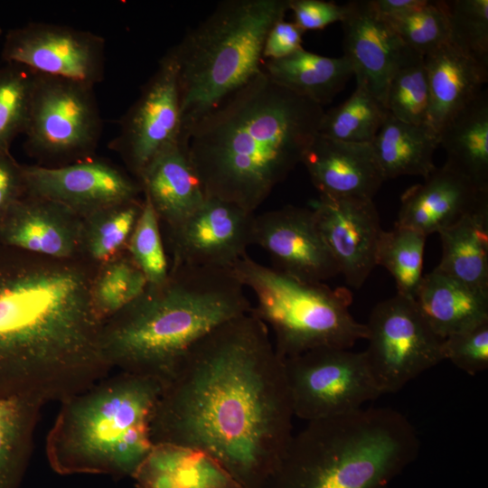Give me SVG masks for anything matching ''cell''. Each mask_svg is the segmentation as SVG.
Here are the masks:
<instances>
[{"label": "cell", "instance_id": "cell-11", "mask_svg": "<svg viewBox=\"0 0 488 488\" xmlns=\"http://www.w3.org/2000/svg\"><path fill=\"white\" fill-rule=\"evenodd\" d=\"M283 364L294 416L307 422L354 412L381 395L362 352L318 348Z\"/></svg>", "mask_w": 488, "mask_h": 488}, {"label": "cell", "instance_id": "cell-10", "mask_svg": "<svg viewBox=\"0 0 488 488\" xmlns=\"http://www.w3.org/2000/svg\"><path fill=\"white\" fill-rule=\"evenodd\" d=\"M363 351L365 362L382 394L408 382L444 361L442 339L431 329L416 300L397 294L371 311Z\"/></svg>", "mask_w": 488, "mask_h": 488}, {"label": "cell", "instance_id": "cell-30", "mask_svg": "<svg viewBox=\"0 0 488 488\" xmlns=\"http://www.w3.org/2000/svg\"><path fill=\"white\" fill-rule=\"evenodd\" d=\"M42 407L0 398V488H18L32 455Z\"/></svg>", "mask_w": 488, "mask_h": 488}, {"label": "cell", "instance_id": "cell-43", "mask_svg": "<svg viewBox=\"0 0 488 488\" xmlns=\"http://www.w3.org/2000/svg\"><path fill=\"white\" fill-rule=\"evenodd\" d=\"M24 194L22 164L13 157L10 151L0 152V221Z\"/></svg>", "mask_w": 488, "mask_h": 488}, {"label": "cell", "instance_id": "cell-20", "mask_svg": "<svg viewBox=\"0 0 488 488\" xmlns=\"http://www.w3.org/2000/svg\"><path fill=\"white\" fill-rule=\"evenodd\" d=\"M487 204L488 192L480 190L445 163L442 167H436L424 183L411 186L402 194L395 224L427 237Z\"/></svg>", "mask_w": 488, "mask_h": 488}, {"label": "cell", "instance_id": "cell-32", "mask_svg": "<svg viewBox=\"0 0 488 488\" xmlns=\"http://www.w3.org/2000/svg\"><path fill=\"white\" fill-rule=\"evenodd\" d=\"M387 113L367 86L356 80L350 98L324 112L318 135L347 143L371 144Z\"/></svg>", "mask_w": 488, "mask_h": 488}, {"label": "cell", "instance_id": "cell-16", "mask_svg": "<svg viewBox=\"0 0 488 488\" xmlns=\"http://www.w3.org/2000/svg\"><path fill=\"white\" fill-rule=\"evenodd\" d=\"M252 245L268 255L273 268L297 280L324 283L340 274L312 209L286 205L255 213Z\"/></svg>", "mask_w": 488, "mask_h": 488}, {"label": "cell", "instance_id": "cell-17", "mask_svg": "<svg viewBox=\"0 0 488 488\" xmlns=\"http://www.w3.org/2000/svg\"><path fill=\"white\" fill-rule=\"evenodd\" d=\"M311 209L340 274L349 286L360 288L377 266L383 231L372 200L320 195Z\"/></svg>", "mask_w": 488, "mask_h": 488}, {"label": "cell", "instance_id": "cell-15", "mask_svg": "<svg viewBox=\"0 0 488 488\" xmlns=\"http://www.w3.org/2000/svg\"><path fill=\"white\" fill-rule=\"evenodd\" d=\"M25 194L60 203L81 218L139 199V183L127 172L95 156L61 166L22 164Z\"/></svg>", "mask_w": 488, "mask_h": 488}, {"label": "cell", "instance_id": "cell-29", "mask_svg": "<svg viewBox=\"0 0 488 488\" xmlns=\"http://www.w3.org/2000/svg\"><path fill=\"white\" fill-rule=\"evenodd\" d=\"M442 272L488 293V204L438 233Z\"/></svg>", "mask_w": 488, "mask_h": 488}, {"label": "cell", "instance_id": "cell-25", "mask_svg": "<svg viewBox=\"0 0 488 488\" xmlns=\"http://www.w3.org/2000/svg\"><path fill=\"white\" fill-rule=\"evenodd\" d=\"M415 300L441 339L488 320V293L473 288L437 267L423 277Z\"/></svg>", "mask_w": 488, "mask_h": 488}, {"label": "cell", "instance_id": "cell-31", "mask_svg": "<svg viewBox=\"0 0 488 488\" xmlns=\"http://www.w3.org/2000/svg\"><path fill=\"white\" fill-rule=\"evenodd\" d=\"M142 206L139 198L82 218L81 258L99 267L127 252Z\"/></svg>", "mask_w": 488, "mask_h": 488}, {"label": "cell", "instance_id": "cell-21", "mask_svg": "<svg viewBox=\"0 0 488 488\" xmlns=\"http://www.w3.org/2000/svg\"><path fill=\"white\" fill-rule=\"evenodd\" d=\"M320 195L372 200L385 181L371 144L316 135L302 163Z\"/></svg>", "mask_w": 488, "mask_h": 488}, {"label": "cell", "instance_id": "cell-26", "mask_svg": "<svg viewBox=\"0 0 488 488\" xmlns=\"http://www.w3.org/2000/svg\"><path fill=\"white\" fill-rule=\"evenodd\" d=\"M263 71L276 84L324 108L353 76L350 60L322 56L304 48L263 62Z\"/></svg>", "mask_w": 488, "mask_h": 488}, {"label": "cell", "instance_id": "cell-6", "mask_svg": "<svg viewBox=\"0 0 488 488\" xmlns=\"http://www.w3.org/2000/svg\"><path fill=\"white\" fill-rule=\"evenodd\" d=\"M163 386L118 371L61 401L45 441L52 469L131 477L154 445L151 423Z\"/></svg>", "mask_w": 488, "mask_h": 488}, {"label": "cell", "instance_id": "cell-41", "mask_svg": "<svg viewBox=\"0 0 488 488\" xmlns=\"http://www.w3.org/2000/svg\"><path fill=\"white\" fill-rule=\"evenodd\" d=\"M294 23L304 32L322 30L331 23L342 22L348 11L347 3L337 5L323 0H289Z\"/></svg>", "mask_w": 488, "mask_h": 488}, {"label": "cell", "instance_id": "cell-28", "mask_svg": "<svg viewBox=\"0 0 488 488\" xmlns=\"http://www.w3.org/2000/svg\"><path fill=\"white\" fill-rule=\"evenodd\" d=\"M371 145L385 180L401 175L426 178L436 168L438 136L427 125L407 123L388 112Z\"/></svg>", "mask_w": 488, "mask_h": 488}, {"label": "cell", "instance_id": "cell-22", "mask_svg": "<svg viewBox=\"0 0 488 488\" xmlns=\"http://www.w3.org/2000/svg\"><path fill=\"white\" fill-rule=\"evenodd\" d=\"M137 182L164 229L182 222L206 199L183 136L157 155L144 169Z\"/></svg>", "mask_w": 488, "mask_h": 488}, {"label": "cell", "instance_id": "cell-1", "mask_svg": "<svg viewBox=\"0 0 488 488\" xmlns=\"http://www.w3.org/2000/svg\"><path fill=\"white\" fill-rule=\"evenodd\" d=\"M283 360L251 312L213 329L164 382L154 444L205 451L244 487L264 488L293 436Z\"/></svg>", "mask_w": 488, "mask_h": 488}, {"label": "cell", "instance_id": "cell-7", "mask_svg": "<svg viewBox=\"0 0 488 488\" xmlns=\"http://www.w3.org/2000/svg\"><path fill=\"white\" fill-rule=\"evenodd\" d=\"M289 0H225L172 48L183 133L262 71L266 37Z\"/></svg>", "mask_w": 488, "mask_h": 488}, {"label": "cell", "instance_id": "cell-5", "mask_svg": "<svg viewBox=\"0 0 488 488\" xmlns=\"http://www.w3.org/2000/svg\"><path fill=\"white\" fill-rule=\"evenodd\" d=\"M411 422L390 408L307 422L264 488H389L418 455Z\"/></svg>", "mask_w": 488, "mask_h": 488}, {"label": "cell", "instance_id": "cell-18", "mask_svg": "<svg viewBox=\"0 0 488 488\" xmlns=\"http://www.w3.org/2000/svg\"><path fill=\"white\" fill-rule=\"evenodd\" d=\"M347 5V14L341 22L343 55L350 60L356 80L362 81L384 104L391 76L417 52L375 12L370 0L351 1Z\"/></svg>", "mask_w": 488, "mask_h": 488}, {"label": "cell", "instance_id": "cell-24", "mask_svg": "<svg viewBox=\"0 0 488 488\" xmlns=\"http://www.w3.org/2000/svg\"><path fill=\"white\" fill-rule=\"evenodd\" d=\"M136 488H246L203 450L156 443L131 476Z\"/></svg>", "mask_w": 488, "mask_h": 488}, {"label": "cell", "instance_id": "cell-8", "mask_svg": "<svg viewBox=\"0 0 488 488\" xmlns=\"http://www.w3.org/2000/svg\"><path fill=\"white\" fill-rule=\"evenodd\" d=\"M230 271L256 298L251 312L274 334L277 354L287 359L318 348L350 349L367 338L365 324L349 311L351 292L297 280L247 254Z\"/></svg>", "mask_w": 488, "mask_h": 488}, {"label": "cell", "instance_id": "cell-12", "mask_svg": "<svg viewBox=\"0 0 488 488\" xmlns=\"http://www.w3.org/2000/svg\"><path fill=\"white\" fill-rule=\"evenodd\" d=\"M183 137V121L175 60L168 50L159 60L140 94L119 120L110 149L138 179L147 164Z\"/></svg>", "mask_w": 488, "mask_h": 488}, {"label": "cell", "instance_id": "cell-9", "mask_svg": "<svg viewBox=\"0 0 488 488\" xmlns=\"http://www.w3.org/2000/svg\"><path fill=\"white\" fill-rule=\"evenodd\" d=\"M93 88L35 74L24 147L36 164L61 166L95 155L102 118Z\"/></svg>", "mask_w": 488, "mask_h": 488}, {"label": "cell", "instance_id": "cell-38", "mask_svg": "<svg viewBox=\"0 0 488 488\" xmlns=\"http://www.w3.org/2000/svg\"><path fill=\"white\" fill-rule=\"evenodd\" d=\"M450 42L488 66V1H443Z\"/></svg>", "mask_w": 488, "mask_h": 488}, {"label": "cell", "instance_id": "cell-4", "mask_svg": "<svg viewBox=\"0 0 488 488\" xmlns=\"http://www.w3.org/2000/svg\"><path fill=\"white\" fill-rule=\"evenodd\" d=\"M251 308L230 269L171 264L163 283L102 322V352L112 369L164 382L194 343Z\"/></svg>", "mask_w": 488, "mask_h": 488}, {"label": "cell", "instance_id": "cell-2", "mask_svg": "<svg viewBox=\"0 0 488 488\" xmlns=\"http://www.w3.org/2000/svg\"><path fill=\"white\" fill-rule=\"evenodd\" d=\"M99 267L0 243V398L45 405L108 375L92 303Z\"/></svg>", "mask_w": 488, "mask_h": 488}, {"label": "cell", "instance_id": "cell-45", "mask_svg": "<svg viewBox=\"0 0 488 488\" xmlns=\"http://www.w3.org/2000/svg\"><path fill=\"white\" fill-rule=\"evenodd\" d=\"M2 35H3V30H2V28L0 27V39H1Z\"/></svg>", "mask_w": 488, "mask_h": 488}, {"label": "cell", "instance_id": "cell-34", "mask_svg": "<svg viewBox=\"0 0 488 488\" xmlns=\"http://www.w3.org/2000/svg\"><path fill=\"white\" fill-rule=\"evenodd\" d=\"M147 284L127 251L99 266L91 290L97 315L102 322L112 316L137 298Z\"/></svg>", "mask_w": 488, "mask_h": 488}, {"label": "cell", "instance_id": "cell-44", "mask_svg": "<svg viewBox=\"0 0 488 488\" xmlns=\"http://www.w3.org/2000/svg\"><path fill=\"white\" fill-rule=\"evenodd\" d=\"M426 0H370L375 12L382 18L404 15L420 7Z\"/></svg>", "mask_w": 488, "mask_h": 488}, {"label": "cell", "instance_id": "cell-36", "mask_svg": "<svg viewBox=\"0 0 488 488\" xmlns=\"http://www.w3.org/2000/svg\"><path fill=\"white\" fill-rule=\"evenodd\" d=\"M35 74L14 63L0 66V152L24 134L30 117Z\"/></svg>", "mask_w": 488, "mask_h": 488}, {"label": "cell", "instance_id": "cell-42", "mask_svg": "<svg viewBox=\"0 0 488 488\" xmlns=\"http://www.w3.org/2000/svg\"><path fill=\"white\" fill-rule=\"evenodd\" d=\"M304 33L294 22H277L266 37L263 60L281 59L302 49Z\"/></svg>", "mask_w": 488, "mask_h": 488}, {"label": "cell", "instance_id": "cell-39", "mask_svg": "<svg viewBox=\"0 0 488 488\" xmlns=\"http://www.w3.org/2000/svg\"><path fill=\"white\" fill-rule=\"evenodd\" d=\"M127 251L145 275L147 283L157 285L168 277V265L161 225L151 202L143 198L141 213L129 239Z\"/></svg>", "mask_w": 488, "mask_h": 488}, {"label": "cell", "instance_id": "cell-35", "mask_svg": "<svg viewBox=\"0 0 488 488\" xmlns=\"http://www.w3.org/2000/svg\"><path fill=\"white\" fill-rule=\"evenodd\" d=\"M383 105L401 121L427 125L430 97L424 56L415 53L393 73Z\"/></svg>", "mask_w": 488, "mask_h": 488}, {"label": "cell", "instance_id": "cell-14", "mask_svg": "<svg viewBox=\"0 0 488 488\" xmlns=\"http://www.w3.org/2000/svg\"><path fill=\"white\" fill-rule=\"evenodd\" d=\"M255 212L206 197L176 226L164 229L171 264L230 269L252 245Z\"/></svg>", "mask_w": 488, "mask_h": 488}, {"label": "cell", "instance_id": "cell-19", "mask_svg": "<svg viewBox=\"0 0 488 488\" xmlns=\"http://www.w3.org/2000/svg\"><path fill=\"white\" fill-rule=\"evenodd\" d=\"M83 219L55 202L24 194L0 221V243L55 258H81Z\"/></svg>", "mask_w": 488, "mask_h": 488}, {"label": "cell", "instance_id": "cell-33", "mask_svg": "<svg viewBox=\"0 0 488 488\" xmlns=\"http://www.w3.org/2000/svg\"><path fill=\"white\" fill-rule=\"evenodd\" d=\"M427 236L408 227L395 224L383 230L379 241L376 264L394 277L399 295L414 298L423 279V256Z\"/></svg>", "mask_w": 488, "mask_h": 488}, {"label": "cell", "instance_id": "cell-3", "mask_svg": "<svg viewBox=\"0 0 488 488\" xmlns=\"http://www.w3.org/2000/svg\"><path fill=\"white\" fill-rule=\"evenodd\" d=\"M324 112L262 70L183 133L206 197L255 212L302 163Z\"/></svg>", "mask_w": 488, "mask_h": 488}, {"label": "cell", "instance_id": "cell-13", "mask_svg": "<svg viewBox=\"0 0 488 488\" xmlns=\"http://www.w3.org/2000/svg\"><path fill=\"white\" fill-rule=\"evenodd\" d=\"M1 57L35 74L94 87L105 77L106 42L90 31L33 22L6 33Z\"/></svg>", "mask_w": 488, "mask_h": 488}, {"label": "cell", "instance_id": "cell-40", "mask_svg": "<svg viewBox=\"0 0 488 488\" xmlns=\"http://www.w3.org/2000/svg\"><path fill=\"white\" fill-rule=\"evenodd\" d=\"M442 353L458 369L476 375L488 368V320L442 339Z\"/></svg>", "mask_w": 488, "mask_h": 488}, {"label": "cell", "instance_id": "cell-23", "mask_svg": "<svg viewBox=\"0 0 488 488\" xmlns=\"http://www.w3.org/2000/svg\"><path fill=\"white\" fill-rule=\"evenodd\" d=\"M430 105L427 125L437 134L483 91L488 66L451 42L424 56Z\"/></svg>", "mask_w": 488, "mask_h": 488}, {"label": "cell", "instance_id": "cell-37", "mask_svg": "<svg viewBox=\"0 0 488 488\" xmlns=\"http://www.w3.org/2000/svg\"><path fill=\"white\" fill-rule=\"evenodd\" d=\"M384 20L409 49L422 56L450 42L443 0H426L423 5L408 14Z\"/></svg>", "mask_w": 488, "mask_h": 488}, {"label": "cell", "instance_id": "cell-27", "mask_svg": "<svg viewBox=\"0 0 488 488\" xmlns=\"http://www.w3.org/2000/svg\"><path fill=\"white\" fill-rule=\"evenodd\" d=\"M446 163L488 192V95L477 98L453 117L438 133Z\"/></svg>", "mask_w": 488, "mask_h": 488}]
</instances>
